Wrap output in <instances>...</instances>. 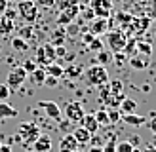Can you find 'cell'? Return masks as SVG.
I'll use <instances>...</instances> for the list:
<instances>
[{
	"mask_svg": "<svg viewBox=\"0 0 156 152\" xmlns=\"http://www.w3.org/2000/svg\"><path fill=\"white\" fill-rule=\"evenodd\" d=\"M82 76H84L86 84H90V86H95V88L105 86V84L111 80V78H108V71H107V67L97 65V63H95V65H91V67H88V68H84Z\"/></svg>",
	"mask_w": 156,
	"mask_h": 152,
	"instance_id": "6da1fadb",
	"label": "cell"
},
{
	"mask_svg": "<svg viewBox=\"0 0 156 152\" xmlns=\"http://www.w3.org/2000/svg\"><path fill=\"white\" fill-rule=\"evenodd\" d=\"M38 135H40V127L34 122H25V124L19 126L15 139L19 143H23V147H33V143L38 139Z\"/></svg>",
	"mask_w": 156,
	"mask_h": 152,
	"instance_id": "7a4b0ae2",
	"label": "cell"
},
{
	"mask_svg": "<svg viewBox=\"0 0 156 152\" xmlns=\"http://www.w3.org/2000/svg\"><path fill=\"white\" fill-rule=\"evenodd\" d=\"M105 36H107V44H108V48H111L112 53L124 51V48H126V42H128L126 30L114 29V30H108V33H105Z\"/></svg>",
	"mask_w": 156,
	"mask_h": 152,
	"instance_id": "3957f363",
	"label": "cell"
},
{
	"mask_svg": "<svg viewBox=\"0 0 156 152\" xmlns=\"http://www.w3.org/2000/svg\"><path fill=\"white\" fill-rule=\"evenodd\" d=\"M27 78H29V74L25 72V68L19 65V67H15L12 72H8L6 86L10 88V91H15V89H19V88L23 86V82H25Z\"/></svg>",
	"mask_w": 156,
	"mask_h": 152,
	"instance_id": "277c9868",
	"label": "cell"
},
{
	"mask_svg": "<svg viewBox=\"0 0 156 152\" xmlns=\"http://www.w3.org/2000/svg\"><path fill=\"white\" fill-rule=\"evenodd\" d=\"M90 10L95 17L108 19L112 13V0H90Z\"/></svg>",
	"mask_w": 156,
	"mask_h": 152,
	"instance_id": "5b68a950",
	"label": "cell"
},
{
	"mask_svg": "<svg viewBox=\"0 0 156 152\" xmlns=\"http://www.w3.org/2000/svg\"><path fill=\"white\" fill-rule=\"evenodd\" d=\"M84 109H82V105L78 103V101H71V103H67L65 106V116L67 120L71 122V124H80L82 118H84Z\"/></svg>",
	"mask_w": 156,
	"mask_h": 152,
	"instance_id": "8992f818",
	"label": "cell"
},
{
	"mask_svg": "<svg viewBox=\"0 0 156 152\" xmlns=\"http://www.w3.org/2000/svg\"><path fill=\"white\" fill-rule=\"evenodd\" d=\"M36 106H38V109H42L48 118L55 120V122H61V106L55 101H40Z\"/></svg>",
	"mask_w": 156,
	"mask_h": 152,
	"instance_id": "52a82bcc",
	"label": "cell"
},
{
	"mask_svg": "<svg viewBox=\"0 0 156 152\" xmlns=\"http://www.w3.org/2000/svg\"><path fill=\"white\" fill-rule=\"evenodd\" d=\"M151 27V19L149 17H133L129 21V25L126 27V30H131L135 36H139V34H145V30Z\"/></svg>",
	"mask_w": 156,
	"mask_h": 152,
	"instance_id": "ba28073f",
	"label": "cell"
},
{
	"mask_svg": "<svg viewBox=\"0 0 156 152\" xmlns=\"http://www.w3.org/2000/svg\"><path fill=\"white\" fill-rule=\"evenodd\" d=\"M51 137L48 133H40L38 135V139L33 143V152H51Z\"/></svg>",
	"mask_w": 156,
	"mask_h": 152,
	"instance_id": "9c48e42d",
	"label": "cell"
},
{
	"mask_svg": "<svg viewBox=\"0 0 156 152\" xmlns=\"http://www.w3.org/2000/svg\"><path fill=\"white\" fill-rule=\"evenodd\" d=\"M78 147H80V144L76 143L73 133L63 135V137H61V141H59V152H76Z\"/></svg>",
	"mask_w": 156,
	"mask_h": 152,
	"instance_id": "30bf717a",
	"label": "cell"
},
{
	"mask_svg": "<svg viewBox=\"0 0 156 152\" xmlns=\"http://www.w3.org/2000/svg\"><path fill=\"white\" fill-rule=\"evenodd\" d=\"M90 33H91V34H95V36L108 33V19H105V17H97V19H93V21L90 23Z\"/></svg>",
	"mask_w": 156,
	"mask_h": 152,
	"instance_id": "8fae6325",
	"label": "cell"
},
{
	"mask_svg": "<svg viewBox=\"0 0 156 152\" xmlns=\"http://www.w3.org/2000/svg\"><path fill=\"white\" fill-rule=\"evenodd\" d=\"M128 63H129L131 68H135V71H143V68L149 67V57L141 55V53H133V55L128 57Z\"/></svg>",
	"mask_w": 156,
	"mask_h": 152,
	"instance_id": "7c38bea8",
	"label": "cell"
},
{
	"mask_svg": "<svg viewBox=\"0 0 156 152\" xmlns=\"http://www.w3.org/2000/svg\"><path fill=\"white\" fill-rule=\"evenodd\" d=\"M19 12L23 13V17H25L29 23H33V21L36 19V15H38L36 4H34V2H23V4L19 6Z\"/></svg>",
	"mask_w": 156,
	"mask_h": 152,
	"instance_id": "4fadbf2b",
	"label": "cell"
},
{
	"mask_svg": "<svg viewBox=\"0 0 156 152\" xmlns=\"http://www.w3.org/2000/svg\"><path fill=\"white\" fill-rule=\"evenodd\" d=\"M80 126H82L84 129H88L91 135H95V133H97V129L101 127V126L97 124V120H95V116H93V114H84V118H82V122H80Z\"/></svg>",
	"mask_w": 156,
	"mask_h": 152,
	"instance_id": "5bb4252c",
	"label": "cell"
},
{
	"mask_svg": "<svg viewBox=\"0 0 156 152\" xmlns=\"http://www.w3.org/2000/svg\"><path fill=\"white\" fill-rule=\"evenodd\" d=\"M73 137L76 139V143H78V144H88V143H90V139H91V133L88 131V129H84L82 126H78V127H74Z\"/></svg>",
	"mask_w": 156,
	"mask_h": 152,
	"instance_id": "9a60e30c",
	"label": "cell"
},
{
	"mask_svg": "<svg viewBox=\"0 0 156 152\" xmlns=\"http://www.w3.org/2000/svg\"><path fill=\"white\" fill-rule=\"evenodd\" d=\"M17 109L12 105H8L6 101H0V120H6V118H17Z\"/></svg>",
	"mask_w": 156,
	"mask_h": 152,
	"instance_id": "2e32d148",
	"label": "cell"
},
{
	"mask_svg": "<svg viewBox=\"0 0 156 152\" xmlns=\"http://www.w3.org/2000/svg\"><path fill=\"white\" fill-rule=\"evenodd\" d=\"M122 120L126 122L128 126H133V127H139V126H143L145 122H147V118L145 116H139L137 112H133V114H122Z\"/></svg>",
	"mask_w": 156,
	"mask_h": 152,
	"instance_id": "e0dca14e",
	"label": "cell"
},
{
	"mask_svg": "<svg viewBox=\"0 0 156 152\" xmlns=\"http://www.w3.org/2000/svg\"><path fill=\"white\" fill-rule=\"evenodd\" d=\"M118 109L122 114H133V112H137V101H133L129 97H124V101L120 103Z\"/></svg>",
	"mask_w": 156,
	"mask_h": 152,
	"instance_id": "ac0fdd59",
	"label": "cell"
},
{
	"mask_svg": "<svg viewBox=\"0 0 156 152\" xmlns=\"http://www.w3.org/2000/svg\"><path fill=\"white\" fill-rule=\"evenodd\" d=\"M46 68V74H50V76H55V78H63V74H65V68L61 63H57V61H53V63H50L48 67H44Z\"/></svg>",
	"mask_w": 156,
	"mask_h": 152,
	"instance_id": "d6986e66",
	"label": "cell"
},
{
	"mask_svg": "<svg viewBox=\"0 0 156 152\" xmlns=\"http://www.w3.org/2000/svg\"><path fill=\"white\" fill-rule=\"evenodd\" d=\"M30 82L34 84V86H44V80H46V68L44 67H38L36 71H33L29 74Z\"/></svg>",
	"mask_w": 156,
	"mask_h": 152,
	"instance_id": "ffe728a7",
	"label": "cell"
},
{
	"mask_svg": "<svg viewBox=\"0 0 156 152\" xmlns=\"http://www.w3.org/2000/svg\"><path fill=\"white\" fill-rule=\"evenodd\" d=\"M97 65H103V67H107V65H111L112 63V51L111 50H101V51H97Z\"/></svg>",
	"mask_w": 156,
	"mask_h": 152,
	"instance_id": "44dd1931",
	"label": "cell"
},
{
	"mask_svg": "<svg viewBox=\"0 0 156 152\" xmlns=\"http://www.w3.org/2000/svg\"><path fill=\"white\" fill-rule=\"evenodd\" d=\"M93 116H95V120H97L99 126H108V124H111V120H108V112H107L105 106H103V109H99Z\"/></svg>",
	"mask_w": 156,
	"mask_h": 152,
	"instance_id": "7402d4cb",
	"label": "cell"
},
{
	"mask_svg": "<svg viewBox=\"0 0 156 152\" xmlns=\"http://www.w3.org/2000/svg\"><path fill=\"white\" fill-rule=\"evenodd\" d=\"M82 72H84V68L80 65H71V67L65 68L63 76H67V78H78V76H82Z\"/></svg>",
	"mask_w": 156,
	"mask_h": 152,
	"instance_id": "603a6c76",
	"label": "cell"
},
{
	"mask_svg": "<svg viewBox=\"0 0 156 152\" xmlns=\"http://www.w3.org/2000/svg\"><path fill=\"white\" fill-rule=\"evenodd\" d=\"M131 19H133V15H129L128 12H118V13H116V21H118L120 25H122V27H120L122 30H126V27L129 25V21H131Z\"/></svg>",
	"mask_w": 156,
	"mask_h": 152,
	"instance_id": "cb8c5ba5",
	"label": "cell"
},
{
	"mask_svg": "<svg viewBox=\"0 0 156 152\" xmlns=\"http://www.w3.org/2000/svg\"><path fill=\"white\" fill-rule=\"evenodd\" d=\"M12 48L15 51H27L29 50V42L25 40V38L17 36V38H13V40H12Z\"/></svg>",
	"mask_w": 156,
	"mask_h": 152,
	"instance_id": "d4e9b609",
	"label": "cell"
},
{
	"mask_svg": "<svg viewBox=\"0 0 156 152\" xmlns=\"http://www.w3.org/2000/svg\"><path fill=\"white\" fill-rule=\"evenodd\" d=\"M152 46L149 42H139L137 40V53H141V55H147V57H151L152 55Z\"/></svg>",
	"mask_w": 156,
	"mask_h": 152,
	"instance_id": "484cf974",
	"label": "cell"
},
{
	"mask_svg": "<svg viewBox=\"0 0 156 152\" xmlns=\"http://www.w3.org/2000/svg\"><path fill=\"white\" fill-rule=\"evenodd\" d=\"M88 48H90L91 51H95V53H97V51H101V50H105V44H103V40H101V38L95 36V38H93V40L88 44Z\"/></svg>",
	"mask_w": 156,
	"mask_h": 152,
	"instance_id": "4316f807",
	"label": "cell"
},
{
	"mask_svg": "<svg viewBox=\"0 0 156 152\" xmlns=\"http://www.w3.org/2000/svg\"><path fill=\"white\" fill-rule=\"evenodd\" d=\"M135 147L131 144L129 141H122V143H116V152H133Z\"/></svg>",
	"mask_w": 156,
	"mask_h": 152,
	"instance_id": "83f0119b",
	"label": "cell"
},
{
	"mask_svg": "<svg viewBox=\"0 0 156 152\" xmlns=\"http://www.w3.org/2000/svg\"><path fill=\"white\" fill-rule=\"evenodd\" d=\"M103 152H116V139H114V135H111L108 141L103 144Z\"/></svg>",
	"mask_w": 156,
	"mask_h": 152,
	"instance_id": "f1b7e54d",
	"label": "cell"
},
{
	"mask_svg": "<svg viewBox=\"0 0 156 152\" xmlns=\"http://www.w3.org/2000/svg\"><path fill=\"white\" fill-rule=\"evenodd\" d=\"M107 112H108V120H111V124H114V122H118L122 118L120 109H107Z\"/></svg>",
	"mask_w": 156,
	"mask_h": 152,
	"instance_id": "f546056e",
	"label": "cell"
},
{
	"mask_svg": "<svg viewBox=\"0 0 156 152\" xmlns=\"http://www.w3.org/2000/svg\"><path fill=\"white\" fill-rule=\"evenodd\" d=\"M21 67L25 68V72H27V74H30L33 71H36V68H38V65H36V61H34V59H27Z\"/></svg>",
	"mask_w": 156,
	"mask_h": 152,
	"instance_id": "4dcf8cb0",
	"label": "cell"
},
{
	"mask_svg": "<svg viewBox=\"0 0 156 152\" xmlns=\"http://www.w3.org/2000/svg\"><path fill=\"white\" fill-rule=\"evenodd\" d=\"M10 88L6 86V84H0V101H8V97H10Z\"/></svg>",
	"mask_w": 156,
	"mask_h": 152,
	"instance_id": "1f68e13d",
	"label": "cell"
},
{
	"mask_svg": "<svg viewBox=\"0 0 156 152\" xmlns=\"http://www.w3.org/2000/svg\"><path fill=\"white\" fill-rule=\"evenodd\" d=\"M57 84H59V78H55V76H50V74H46L44 86H48V88H55Z\"/></svg>",
	"mask_w": 156,
	"mask_h": 152,
	"instance_id": "d6a6232c",
	"label": "cell"
},
{
	"mask_svg": "<svg viewBox=\"0 0 156 152\" xmlns=\"http://www.w3.org/2000/svg\"><path fill=\"white\" fill-rule=\"evenodd\" d=\"M65 55H67V48H65V46H57V48H55V59L65 57Z\"/></svg>",
	"mask_w": 156,
	"mask_h": 152,
	"instance_id": "836d02e7",
	"label": "cell"
},
{
	"mask_svg": "<svg viewBox=\"0 0 156 152\" xmlns=\"http://www.w3.org/2000/svg\"><path fill=\"white\" fill-rule=\"evenodd\" d=\"M93 38H95V34H91L90 30H88V33H84V34H82V42H84L86 46H88V44H90V42L93 40Z\"/></svg>",
	"mask_w": 156,
	"mask_h": 152,
	"instance_id": "e575fe53",
	"label": "cell"
},
{
	"mask_svg": "<svg viewBox=\"0 0 156 152\" xmlns=\"http://www.w3.org/2000/svg\"><path fill=\"white\" fill-rule=\"evenodd\" d=\"M149 127H151V131L156 135V112L151 114V122H149Z\"/></svg>",
	"mask_w": 156,
	"mask_h": 152,
	"instance_id": "d590c367",
	"label": "cell"
},
{
	"mask_svg": "<svg viewBox=\"0 0 156 152\" xmlns=\"http://www.w3.org/2000/svg\"><path fill=\"white\" fill-rule=\"evenodd\" d=\"M30 36H33V29H30V27L23 29V36L21 38H25V40H27V38H30Z\"/></svg>",
	"mask_w": 156,
	"mask_h": 152,
	"instance_id": "8d00e7d4",
	"label": "cell"
},
{
	"mask_svg": "<svg viewBox=\"0 0 156 152\" xmlns=\"http://www.w3.org/2000/svg\"><path fill=\"white\" fill-rule=\"evenodd\" d=\"M0 152H12V144L2 143V147H0Z\"/></svg>",
	"mask_w": 156,
	"mask_h": 152,
	"instance_id": "74e56055",
	"label": "cell"
},
{
	"mask_svg": "<svg viewBox=\"0 0 156 152\" xmlns=\"http://www.w3.org/2000/svg\"><path fill=\"white\" fill-rule=\"evenodd\" d=\"M129 143H131V144L135 147V144H139V143H141V137H139V135H133V137L129 139Z\"/></svg>",
	"mask_w": 156,
	"mask_h": 152,
	"instance_id": "f35d334b",
	"label": "cell"
},
{
	"mask_svg": "<svg viewBox=\"0 0 156 152\" xmlns=\"http://www.w3.org/2000/svg\"><path fill=\"white\" fill-rule=\"evenodd\" d=\"M88 152H103V147H90Z\"/></svg>",
	"mask_w": 156,
	"mask_h": 152,
	"instance_id": "ab89813d",
	"label": "cell"
},
{
	"mask_svg": "<svg viewBox=\"0 0 156 152\" xmlns=\"http://www.w3.org/2000/svg\"><path fill=\"white\" fill-rule=\"evenodd\" d=\"M53 0H38V4H42V6H51Z\"/></svg>",
	"mask_w": 156,
	"mask_h": 152,
	"instance_id": "60d3db41",
	"label": "cell"
},
{
	"mask_svg": "<svg viewBox=\"0 0 156 152\" xmlns=\"http://www.w3.org/2000/svg\"><path fill=\"white\" fill-rule=\"evenodd\" d=\"M141 89L145 91V93H149V91H151V86H149V84H143V86H141Z\"/></svg>",
	"mask_w": 156,
	"mask_h": 152,
	"instance_id": "b9f144b4",
	"label": "cell"
},
{
	"mask_svg": "<svg viewBox=\"0 0 156 152\" xmlns=\"http://www.w3.org/2000/svg\"><path fill=\"white\" fill-rule=\"evenodd\" d=\"M145 152H156V147H152V144H149V147L145 148Z\"/></svg>",
	"mask_w": 156,
	"mask_h": 152,
	"instance_id": "7bdbcfd3",
	"label": "cell"
},
{
	"mask_svg": "<svg viewBox=\"0 0 156 152\" xmlns=\"http://www.w3.org/2000/svg\"><path fill=\"white\" fill-rule=\"evenodd\" d=\"M82 2H84V4H90V0H82Z\"/></svg>",
	"mask_w": 156,
	"mask_h": 152,
	"instance_id": "ee69618b",
	"label": "cell"
},
{
	"mask_svg": "<svg viewBox=\"0 0 156 152\" xmlns=\"http://www.w3.org/2000/svg\"><path fill=\"white\" fill-rule=\"evenodd\" d=\"M0 147H2V143H0Z\"/></svg>",
	"mask_w": 156,
	"mask_h": 152,
	"instance_id": "f6af8a7d",
	"label": "cell"
},
{
	"mask_svg": "<svg viewBox=\"0 0 156 152\" xmlns=\"http://www.w3.org/2000/svg\"><path fill=\"white\" fill-rule=\"evenodd\" d=\"M29 152H33V150H29Z\"/></svg>",
	"mask_w": 156,
	"mask_h": 152,
	"instance_id": "bcb514c9",
	"label": "cell"
},
{
	"mask_svg": "<svg viewBox=\"0 0 156 152\" xmlns=\"http://www.w3.org/2000/svg\"><path fill=\"white\" fill-rule=\"evenodd\" d=\"M76 152H78V150H76Z\"/></svg>",
	"mask_w": 156,
	"mask_h": 152,
	"instance_id": "7dc6e473",
	"label": "cell"
}]
</instances>
